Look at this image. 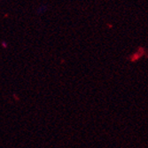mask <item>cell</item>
I'll list each match as a JSON object with an SVG mask.
<instances>
[{
	"label": "cell",
	"instance_id": "1",
	"mask_svg": "<svg viewBox=\"0 0 148 148\" xmlns=\"http://www.w3.org/2000/svg\"><path fill=\"white\" fill-rule=\"evenodd\" d=\"M2 45H3V46H4V47H6V44H5V42H3V43H2Z\"/></svg>",
	"mask_w": 148,
	"mask_h": 148
}]
</instances>
